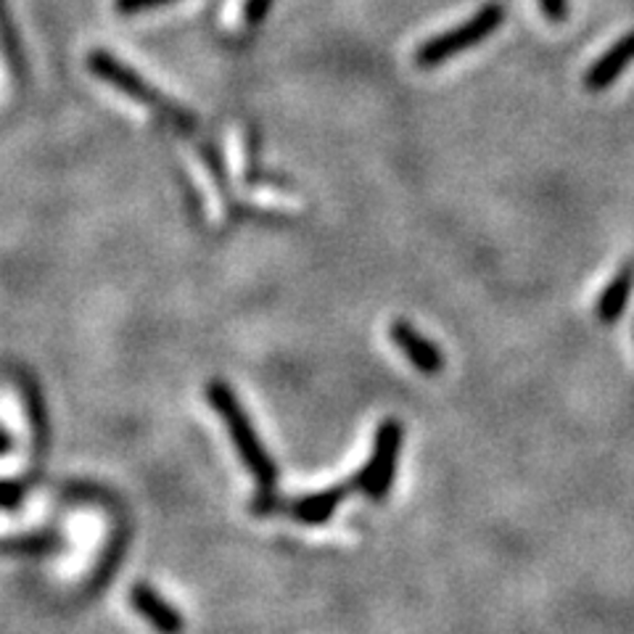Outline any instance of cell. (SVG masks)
Masks as SVG:
<instances>
[{
	"label": "cell",
	"instance_id": "4",
	"mask_svg": "<svg viewBox=\"0 0 634 634\" xmlns=\"http://www.w3.org/2000/svg\"><path fill=\"white\" fill-rule=\"evenodd\" d=\"M87 66H91V72L96 74V77L106 80V83H112L117 91H123L130 98L140 101V104H148L151 109H157L161 117L172 119V123L183 127V130L196 125V117L191 112H186L183 106L175 104L172 98L161 96L157 87H151V83H146L138 72H133L130 66L119 62V59H114L112 53L93 51L91 56H87Z\"/></svg>",
	"mask_w": 634,
	"mask_h": 634
},
{
	"label": "cell",
	"instance_id": "5",
	"mask_svg": "<svg viewBox=\"0 0 634 634\" xmlns=\"http://www.w3.org/2000/svg\"><path fill=\"white\" fill-rule=\"evenodd\" d=\"M389 339L400 352L408 357V362L418 373L436 376L444 370V355L434 341L426 339L421 330L410 326L408 320H394L389 326Z\"/></svg>",
	"mask_w": 634,
	"mask_h": 634
},
{
	"label": "cell",
	"instance_id": "8",
	"mask_svg": "<svg viewBox=\"0 0 634 634\" xmlns=\"http://www.w3.org/2000/svg\"><path fill=\"white\" fill-rule=\"evenodd\" d=\"M349 489H352V484H334V487L328 489L299 497V500L292 503V516L305 526L328 524L330 518L336 516V510L341 508L344 500L349 497Z\"/></svg>",
	"mask_w": 634,
	"mask_h": 634
},
{
	"label": "cell",
	"instance_id": "6",
	"mask_svg": "<svg viewBox=\"0 0 634 634\" xmlns=\"http://www.w3.org/2000/svg\"><path fill=\"white\" fill-rule=\"evenodd\" d=\"M630 64H634V30L626 32L624 38H619L616 43L584 72V87L590 93L609 91V87L630 70Z\"/></svg>",
	"mask_w": 634,
	"mask_h": 634
},
{
	"label": "cell",
	"instance_id": "9",
	"mask_svg": "<svg viewBox=\"0 0 634 634\" xmlns=\"http://www.w3.org/2000/svg\"><path fill=\"white\" fill-rule=\"evenodd\" d=\"M632 288H634V260L624 262V265L616 270V275H613L609 286L603 288V294H600L595 315L603 326H613V323L622 320L624 309L630 305Z\"/></svg>",
	"mask_w": 634,
	"mask_h": 634
},
{
	"label": "cell",
	"instance_id": "12",
	"mask_svg": "<svg viewBox=\"0 0 634 634\" xmlns=\"http://www.w3.org/2000/svg\"><path fill=\"white\" fill-rule=\"evenodd\" d=\"M539 9L552 24H563L569 19V0H539Z\"/></svg>",
	"mask_w": 634,
	"mask_h": 634
},
{
	"label": "cell",
	"instance_id": "16",
	"mask_svg": "<svg viewBox=\"0 0 634 634\" xmlns=\"http://www.w3.org/2000/svg\"><path fill=\"white\" fill-rule=\"evenodd\" d=\"M9 450H11V436L6 434V431H0V455H6Z\"/></svg>",
	"mask_w": 634,
	"mask_h": 634
},
{
	"label": "cell",
	"instance_id": "14",
	"mask_svg": "<svg viewBox=\"0 0 634 634\" xmlns=\"http://www.w3.org/2000/svg\"><path fill=\"white\" fill-rule=\"evenodd\" d=\"M172 3V0H114V9L119 13H138V11H151L159 6Z\"/></svg>",
	"mask_w": 634,
	"mask_h": 634
},
{
	"label": "cell",
	"instance_id": "2",
	"mask_svg": "<svg viewBox=\"0 0 634 634\" xmlns=\"http://www.w3.org/2000/svg\"><path fill=\"white\" fill-rule=\"evenodd\" d=\"M503 22H505V6L492 0V3L482 6L474 17L465 19L463 24L452 27V30L442 32V35L429 38L426 43L418 45L415 64L421 66V70H436V66L450 62V59L461 56V53L482 45L484 40L500 30Z\"/></svg>",
	"mask_w": 634,
	"mask_h": 634
},
{
	"label": "cell",
	"instance_id": "13",
	"mask_svg": "<svg viewBox=\"0 0 634 634\" xmlns=\"http://www.w3.org/2000/svg\"><path fill=\"white\" fill-rule=\"evenodd\" d=\"M252 510L256 513V516H267V513L281 510V497H278V492H275V489H267V492L260 489V497H254Z\"/></svg>",
	"mask_w": 634,
	"mask_h": 634
},
{
	"label": "cell",
	"instance_id": "3",
	"mask_svg": "<svg viewBox=\"0 0 634 634\" xmlns=\"http://www.w3.org/2000/svg\"><path fill=\"white\" fill-rule=\"evenodd\" d=\"M404 447V426L397 418H383V421L376 426L373 434V447H370V455L366 465L357 471L352 484V489L362 492L368 500H387L391 487H394L397 478V463H400Z\"/></svg>",
	"mask_w": 634,
	"mask_h": 634
},
{
	"label": "cell",
	"instance_id": "15",
	"mask_svg": "<svg viewBox=\"0 0 634 634\" xmlns=\"http://www.w3.org/2000/svg\"><path fill=\"white\" fill-rule=\"evenodd\" d=\"M270 6H273V0H246V9H244L246 22L252 27L260 24L262 19L270 13Z\"/></svg>",
	"mask_w": 634,
	"mask_h": 634
},
{
	"label": "cell",
	"instance_id": "1",
	"mask_svg": "<svg viewBox=\"0 0 634 634\" xmlns=\"http://www.w3.org/2000/svg\"><path fill=\"white\" fill-rule=\"evenodd\" d=\"M207 400L214 410H218V415L222 418V423H225L235 450H239L241 461H244L249 474L256 478L260 489L267 492L278 487V465H275L270 452L265 450V444H262L254 423L249 421L239 394H235L222 379H214L207 383Z\"/></svg>",
	"mask_w": 634,
	"mask_h": 634
},
{
	"label": "cell",
	"instance_id": "10",
	"mask_svg": "<svg viewBox=\"0 0 634 634\" xmlns=\"http://www.w3.org/2000/svg\"><path fill=\"white\" fill-rule=\"evenodd\" d=\"M27 400H30V415H32V423H35V440H38V455H40V447L45 442V408L43 402H40V394L35 389H27Z\"/></svg>",
	"mask_w": 634,
	"mask_h": 634
},
{
	"label": "cell",
	"instance_id": "11",
	"mask_svg": "<svg viewBox=\"0 0 634 634\" xmlns=\"http://www.w3.org/2000/svg\"><path fill=\"white\" fill-rule=\"evenodd\" d=\"M24 500V487L17 482H0V510H13Z\"/></svg>",
	"mask_w": 634,
	"mask_h": 634
},
{
	"label": "cell",
	"instance_id": "7",
	"mask_svg": "<svg viewBox=\"0 0 634 634\" xmlns=\"http://www.w3.org/2000/svg\"><path fill=\"white\" fill-rule=\"evenodd\" d=\"M130 603L133 609L138 611V616L144 619L157 630L159 634H180L183 632V616H180V611L175 609L172 603H167L165 598L159 595L154 587L148 584H135L133 592H130Z\"/></svg>",
	"mask_w": 634,
	"mask_h": 634
}]
</instances>
